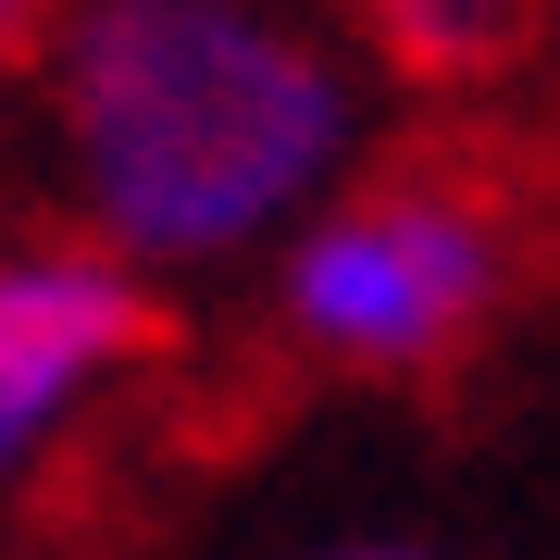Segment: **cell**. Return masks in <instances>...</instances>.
Returning a JSON list of instances; mask_svg holds the SVG:
<instances>
[{
    "instance_id": "1",
    "label": "cell",
    "mask_w": 560,
    "mask_h": 560,
    "mask_svg": "<svg viewBox=\"0 0 560 560\" xmlns=\"http://www.w3.org/2000/svg\"><path fill=\"white\" fill-rule=\"evenodd\" d=\"M25 224L138 287L261 275L386 138V75L287 0H62L0 113Z\"/></svg>"
},
{
    "instance_id": "2",
    "label": "cell",
    "mask_w": 560,
    "mask_h": 560,
    "mask_svg": "<svg viewBox=\"0 0 560 560\" xmlns=\"http://www.w3.org/2000/svg\"><path fill=\"white\" fill-rule=\"evenodd\" d=\"M536 275V212L474 150H374L261 261V324L300 374L436 386L511 324Z\"/></svg>"
},
{
    "instance_id": "3",
    "label": "cell",
    "mask_w": 560,
    "mask_h": 560,
    "mask_svg": "<svg viewBox=\"0 0 560 560\" xmlns=\"http://www.w3.org/2000/svg\"><path fill=\"white\" fill-rule=\"evenodd\" d=\"M162 349H175L162 287H138L125 261L50 237V224H0V511L38 499Z\"/></svg>"
},
{
    "instance_id": "4",
    "label": "cell",
    "mask_w": 560,
    "mask_h": 560,
    "mask_svg": "<svg viewBox=\"0 0 560 560\" xmlns=\"http://www.w3.org/2000/svg\"><path fill=\"white\" fill-rule=\"evenodd\" d=\"M523 38H536L523 13H374V25H361L374 75H423V88H448V75H499Z\"/></svg>"
},
{
    "instance_id": "5",
    "label": "cell",
    "mask_w": 560,
    "mask_h": 560,
    "mask_svg": "<svg viewBox=\"0 0 560 560\" xmlns=\"http://www.w3.org/2000/svg\"><path fill=\"white\" fill-rule=\"evenodd\" d=\"M300 560H448V548H423V536H324Z\"/></svg>"
}]
</instances>
